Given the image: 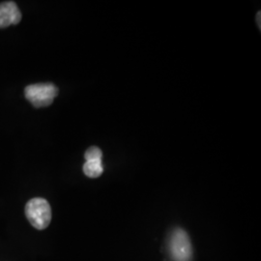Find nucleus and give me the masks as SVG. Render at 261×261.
<instances>
[{
	"label": "nucleus",
	"instance_id": "nucleus-7",
	"mask_svg": "<svg viewBox=\"0 0 261 261\" xmlns=\"http://www.w3.org/2000/svg\"><path fill=\"white\" fill-rule=\"evenodd\" d=\"M260 15H261V13L260 12H258V13H257V17H256V21H257V22H258V27H259V29H260V27H261V24H260Z\"/></svg>",
	"mask_w": 261,
	"mask_h": 261
},
{
	"label": "nucleus",
	"instance_id": "nucleus-2",
	"mask_svg": "<svg viewBox=\"0 0 261 261\" xmlns=\"http://www.w3.org/2000/svg\"><path fill=\"white\" fill-rule=\"evenodd\" d=\"M169 253L173 261H191L193 247L190 237L182 228H175L169 238Z\"/></svg>",
	"mask_w": 261,
	"mask_h": 261
},
{
	"label": "nucleus",
	"instance_id": "nucleus-1",
	"mask_svg": "<svg viewBox=\"0 0 261 261\" xmlns=\"http://www.w3.org/2000/svg\"><path fill=\"white\" fill-rule=\"evenodd\" d=\"M25 215L29 223L36 229L47 228L51 221V208L45 198L35 197L25 206Z\"/></svg>",
	"mask_w": 261,
	"mask_h": 261
},
{
	"label": "nucleus",
	"instance_id": "nucleus-3",
	"mask_svg": "<svg viewBox=\"0 0 261 261\" xmlns=\"http://www.w3.org/2000/svg\"><path fill=\"white\" fill-rule=\"evenodd\" d=\"M24 94L35 108H44L53 103L58 94V88L53 84H31L25 88Z\"/></svg>",
	"mask_w": 261,
	"mask_h": 261
},
{
	"label": "nucleus",
	"instance_id": "nucleus-5",
	"mask_svg": "<svg viewBox=\"0 0 261 261\" xmlns=\"http://www.w3.org/2000/svg\"><path fill=\"white\" fill-rule=\"evenodd\" d=\"M84 174L89 178H97L102 175L103 167L102 162L87 161L84 165Z\"/></svg>",
	"mask_w": 261,
	"mask_h": 261
},
{
	"label": "nucleus",
	"instance_id": "nucleus-4",
	"mask_svg": "<svg viewBox=\"0 0 261 261\" xmlns=\"http://www.w3.org/2000/svg\"><path fill=\"white\" fill-rule=\"evenodd\" d=\"M21 13L18 5L13 1L0 3V28H8L12 24L19 23Z\"/></svg>",
	"mask_w": 261,
	"mask_h": 261
},
{
	"label": "nucleus",
	"instance_id": "nucleus-6",
	"mask_svg": "<svg viewBox=\"0 0 261 261\" xmlns=\"http://www.w3.org/2000/svg\"><path fill=\"white\" fill-rule=\"evenodd\" d=\"M84 158L87 161H99L102 162L103 159V152L101 151L100 148L96 147V146H92L90 148L86 150L85 154H84Z\"/></svg>",
	"mask_w": 261,
	"mask_h": 261
}]
</instances>
